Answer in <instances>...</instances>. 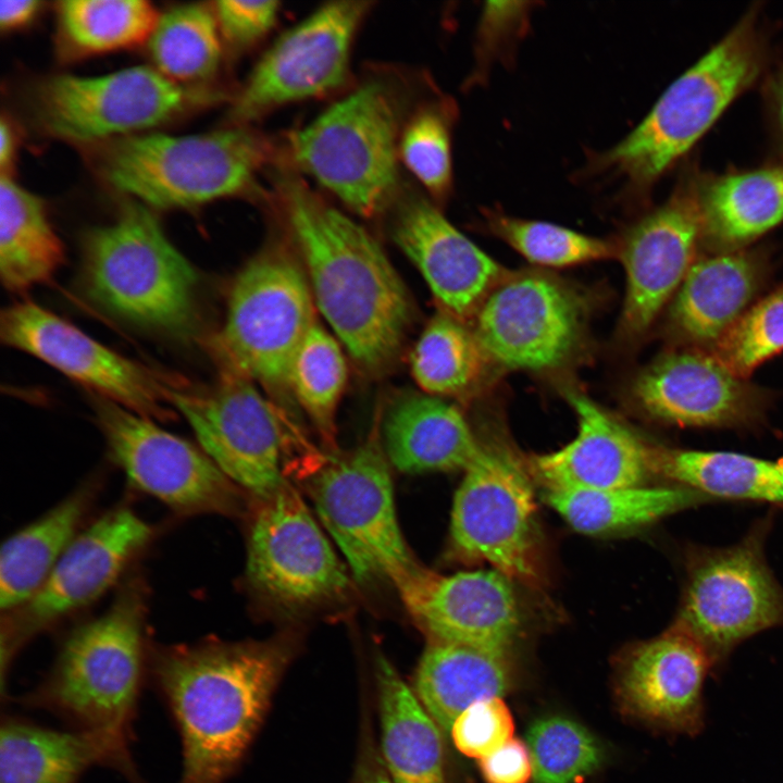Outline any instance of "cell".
I'll use <instances>...</instances> for the list:
<instances>
[{
  "label": "cell",
  "instance_id": "cell-13",
  "mask_svg": "<svg viewBox=\"0 0 783 783\" xmlns=\"http://www.w3.org/2000/svg\"><path fill=\"white\" fill-rule=\"evenodd\" d=\"M0 338L112 401L151 420L174 417L171 394L184 380L128 359L32 301L2 310Z\"/></svg>",
  "mask_w": 783,
  "mask_h": 783
},
{
  "label": "cell",
  "instance_id": "cell-35",
  "mask_svg": "<svg viewBox=\"0 0 783 783\" xmlns=\"http://www.w3.org/2000/svg\"><path fill=\"white\" fill-rule=\"evenodd\" d=\"M547 502L577 532L602 534L657 521L697 501L686 487L546 492Z\"/></svg>",
  "mask_w": 783,
  "mask_h": 783
},
{
  "label": "cell",
  "instance_id": "cell-3",
  "mask_svg": "<svg viewBox=\"0 0 783 783\" xmlns=\"http://www.w3.org/2000/svg\"><path fill=\"white\" fill-rule=\"evenodd\" d=\"M145 593L128 584L109 609L65 639L49 675L23 697L27 706L96 734L129 765L144 676Z\"/></svg>",
  "mask_w": 783,
  "mask_h": 783
},
{
  "label": "cell",
  "instance_id": "cell-17",
  "mask_svg": "<svg viewBox=\"0 0 783 783\" xmlns=\"http://www.w3.org/2000/svg\"><path fill=\"white\" fill-rule=\"evenodd\" d=\"M368 1H336L286 32L254 66L229 112L244 125L269 111L324 95L346 80L353 36Z\"/></svg>",
  "mask_w": 783,
  "mask_h": 783
},
{
  "label": "cell",
  "instance_id": "cell-9",
  "mask_svg": "<svg viewBox=\"0 0 783 783\" xmlns=\"http://www.w3.org/2000/svg\"><path fill=\"white\" fill-rule=\"evenodd\" d=\"M212 97L139 65L99 76L44 78L34 87L30 104L45 134L75 144H107L142 134Z\"/></svg>",
  "mask_w": 783,
  "mask_h": 783
},
{
  "label": "cell",
  "instance_id": "cell-19",
  "mask_svg": "<svg viewBox=\"0 0 783 783\" xmlns=\"http://www.w3.org/2000/svg\"><path fill=\"white\" fill-rule=\"evenodd\" d=\"M151 534L148 523L129 508L120 507L76 535L40 589L3 626L1 683H5L10 662L25 641L99 598Z\"/></svg>",
  "mask_w": 783,
  "mask_h": 783
},
{
  "label": "cell",
  "instance_id": "cell-1",
  "mask_svg": "<svg viewBox=\"0 0 783 783\" xmlns=\"http://www.w3.org/2000/svg\"><path fill=\"white\" fill-rule=\"evenodd\" d=\"M294 652L287 638L206 641L154 652L153 681L182 744L179 783H223L235 771Z\"/></svg>",
  "mask_w": 783,
  "mask_h": 783
},
{
  "label": "cell",
  "instance_id": "cell-6",
  "mask_svg": "<svg viewBox=\"0 0 783 783\" xmlns=\"http://www.w3.org/2000/svg\"><path fill=\"white\" fill-rule=\"evenodd\" d=\"M270 145L244 125L192 135L142 133L104 144V182L148 208L184 209L252 189Z\"/></svg>",
  "mask_w": 783,
  "mask_h": 783
},
{
  "label": "cell",
  "instance_id": "cell-15",
  "mask_svg": "<svg viewBox=\"0 0 783 783\" xmlns=\"http://www.w3.org/2000/svg\"><path fill=\"white\" fill-rule=\"evenodd\" d=\"M475 319L473 332L488 361L546 371L564 364L580 347L585 304L573 288L547 274L508 272Z\"/></svg>",
  "mask_w": 783,
  "mask_h": 783
},
{
  "label": "cell",
  "instance_id": "cell-44",
  "mask_svg": "<svg viewBox=\"0 0 783 783\" xmlns=\"http://www.w3.org/2000/svg\"><path fill=\"white\" fill-rule=\"evenodd\" d=\"M514 723L500 697L478 700L453 721L450 735L460 753L481 759L512 739Z\"/></svg>",
  "mask_w": 783,
  "mask_h": 783
},
{
  "label": "cell",
  "instance_id": "cell-45",
  "mask_svg": "<svg viewBox=\"0 0 783 783\" xmlns=\"http://www.w3.org/2000/svg\"><path fill=\"white\" fill-rule=\"evenodd\" d=\"M222 39L234 48H245L263 37L274 25L277 1H216L212 8Z\"/></svg>",
  "mask_w": 783,
  "mask_h": 783
},
{
  "label": "cell",
  "instance_id": "cell-36",
  "mask_svg": "<svg viewBox=\"0 0 783 783\" xmlns=\"http://www.w3.org/2000/svg\"><path fill=\"white\" fill-rule=\"evenodd\" d=\"M153 67L186 87L211 79L222 55V37L213 9L190 3L159 15L147 41Z\"/></svg>",
  "mask_w": 783,
  "mask_h": 783
},
{
  "label": "cell",
  "instance_id": "cell-48",
  "mask_svg": "<svg viewBox=\"0 0 783 783\" xmlns=\"http://www.w3.org/2000/svg\"><path fill=\"white\" fill-rule=\"evenodd\" d=\"M42 3L37 0L0 1V27L11 30L27 24L39 11Z\"/></svg>",
  "mask_w": 783,
  "mask_h": 783
},
{
  "label": "cell",
  "instance_id": "cell-28",
  "mask_svg": "<svg viewBox=\"0 0 783 783\" xmlns=\"http://www.w3.org/2000/svg\"><path fill=\"white\" fill-rule=\"evenodd\" d=\"M760 278L759 262L743 251L694 262L671 307L674 331L687 341L716 344L744 314Z\"/></svg>",
  "mask_w": 783,
  "mask_h": 783
},
{
  "label": "cell",
  "instance_id": "cell-49",
  "mask_svg": "<svg viewBox=\"0 0 783 783\" xmlns=\"http://www.w3.org/2000/svg\"><path fill=\"white\" fill-rule=\"evenodd\" d=\"M12 128L8 121L3 117L0 122V166L1 174H7V171L12 165L15 150V141Z\"/></svg>",
  "mask_w": 783,
  "mask_h": 783
},
{
  "label": "cell",
  "instance_id": "cell-31",
  "mask_svg": "<svg viewBox=\"0 0 783 783\" xmlns=\"http://www.w3.org/2000/svg\"><path fill=\"white\" fill-rule=\"evenodd\" d=\"M696 194L703 235L728 250L783 222V166L717 176Z\"/></svg>",
  "mask_w": 783,
  "mask_h": 783
},
{
  "label": "cell",
  "instance_id": "cell-29",
  "mask_svg": "<svg viewBox=\"0 0 783 783\" xmlns=\"http://www.w3.org/2000/svg\"><path fill=\"white\" fill-rule=\"evenodd\" d=\"M375 678L381 758L394 783H447L440 728L393 664L378 655Z\"/></svg>",
  "mask_w": 783,
  "mask_h": 783
},
{
  "label": "cell",
  "instance_id": "cell-40",
  "mask_svg": "<svg viewBox=\"0 0 783 783\" xmlns=\"http://www.w3.org/2000/svg\"><path fill=\"white\" fill-rule=\"evenodd\" d=\"M486 228L530 262L562 268L617 256V244L544 221L485 209Z\"/></svg>",
  "mask_w": 783,
  "mask_h": 783
},
{
  "label": "cell",
  "instance_id": "cell-32",
  "mask_svg": "<svg viewBox=\"0 0 783 783\" xmlns=\"http://www.w3.org/2000/svg\"><path fill=\"white\" fill-rule=\"evenodd\" d=\"M92 496V486H83L3 543L0 554L2 611L21 608L40 589L75 538Z\"/></svg>",
  "mask_w": 783,
  "mask_h": 783
},
{
  "label": "cell",
  "instance_id": "cell-33",
  "mask_svg": "<svg viewBox=\"0 0 783 783\" xmlns=\"http://www.w3.org/2000/svg\"><path fill=\"white\" fill-rule=\"evenodd\" d=\"M64 259L42 201L8 174L0 178V276L12 293L49 281Z\"/></svg>",
  "mask_w": 783,
  "mask_h": 783
},
{
  "label": "cell",
  "instance_id": "cell-20",
  "mask_svg": "<svg viewBox=\"0 0 783 783\" xmlns=\"http://www.w3.org/2000/svg\"><path fill=\"white\" fill-rule=\"evenodd\" d=\"M512 583L494 569L443 575L421 566L396 588L428 641L508 651L521 624Z\"/></svg>",
  "mask_w": 783,
  "mask_h": 783
},
{
  "label": "cell",
  "instance_id": "cell-30",
  "mask_svg": "<svg viewBox=\"0 0 783 783\" xmlns=\"http://www.w3.org/2000/svg\"><path fill=\"white\" fill-rule=\"evenodd\" d=\"M512 683L507 650L432 642L420 659L414 693L444 733L472 704L500 697Z\"/></svg>",
  "mask_w": 783,
  "mask_h": 783
},
{
  "label": "cell",
  "instance_id": "cell-26",
  "mask_svg": "<svg viewBox=\"0 0 783 783\" xmlns=\"http://www.w3.org/2000/svg\"><path fill=\"white\" fill-rule=\"evenodd\" d=\"M94 766L110 767L130 783H142L100 736L73 730L58 731L8 717L0 729V783H78Z\"/></svg>",
  "mask_w": 783,
  "mask_h": 783
},
{
  "label": "cell",
  "instance_id": "cell-14",
  "mask_svg": "<svg viewBox=\"0 0 783 783\" xmlns=\"http://www.w3.org/2000/svg\"><path fill=\"white\" fill-rule=\"evenodd\" d=\"M171 401L200 448L233 483L260 500L286 485L281 467L282 428L251 380L225 369L209 388L184 382L173 389Z\"/></svg>",
  "mask_w": 783,
  "mask_h": 783
},
{
  "label": "cell",
  "instance_id": "cell-8",
  "mask_svg": "<svg viewBox=\"0 0 783 783\" xmlns=\"http://www.w3.org/2000/svg\"><path fill=\"white\" fill-rule=\"evenodd\" d=\"M313 296L287 256L264 252L249 261L229 290L214 347L226 369L275 389H289L294 359L315 324Z\"/></svg>",
  "mask_w": 783,
  "mask_h": 783
},
{
  "label": "cell",
  "instance_id": "cell-50",
  "mask_svg": "<svg viewBox=\"0 0 783 783\" xmlns=\"http://www.w3.org/2000/svg\"><path fill=\"white\" fill-rule=\"evenodd\" d=\"M771 107L775 125L783 139V70L775 77L771 87Z\"/></svg>",
  "mask_w": 783,
  "mask_h": 783
},
{
  "label": "cell",
  "instance_id": "cell-4",
  "mask_svg": "<svg viewBox=\"0 0 783 783\" xmlns=\"http://www.w3.org/2000/svg\"><path fill=\"white\" fill-rule=\"evenodd\" d=\"M756 20L747 13L666 89L630 134L593 153L584 176L620 179L630 194L649 188L759 75L765 45Z\"/></svg>",
  "mask_w": 783,
  "mask_h": 783
},
{
  "label": "cell",
  "instance_id": "cell-23",
  "mask_svg": "<svg viewBox=\"0 0 783 783\" xmlns=\"http://www.w3.org/2000/svg\"><path fill=\"white\" fill-rule=\"evenodd\" d=\"M393 236L447 313L459 320L475 315L508 274L422 196L409 195L398 203Z\"/></svg>",
  "mask_w": 783,
  "mask_h": 783
},
{
  "label": "cell",
  "instance_id": "cell-34",
  "mask_svg": "<svg viewBox=\"0 0 783 783\" xmlns=\"http://www.w3.org/2000/svg\"><path fill=\"white\" fill-rule=\"evenodd\" d=\"M652 472L698 494L783 504V461L733 451L651 448Z\"/></svg>",
  "mask_w": 783,
  "mask_h": 783
},
{
  "label": "cell",
  "instance_id": "cell-27",
  "mask_svg": "<svg viewBox=\"0 0 783 783\" xmlns=\"http://www.w3.org/2000/svg\"><path fill=\"white\" fill-rule=\"evenodd\" d=\"M482 447L460 410L436 396L401 399L384 422L385 456L405 473L464 471Z\"/></svg>",
  "mask_w": 783,
  "mask_h": 783
},
{
  "label": "cell",
  "instance_id": "cell-46",
  "mask_svg": "<svg viewBox=\"0 0 783 783\" xmlns=\"http://www.w3.org/2000/svg\"><path fill=\"white\" fill-rule=\"evenodd\" d=\"M480 770L486 783H529L533 775L529 748L518 738L481 758Z\"/></svg>",
  "mask_w": 783,
  "mask_h": 783
},
{
  "label": "cell",
  "instance_id": "cell-22",
  "mask_svg": "<svg viewBox=\"0 0 783 783\" xmlns=\"http://www.w3.org/2000/svg\"><path fill=\"white\" fill-rule=\"evenodd\" d=\"M712 667L703 646L674 623L621 659L618 700L627 714L650 726L696 736L705 726L704 684Z\"/></svg>",
  "mask_w": 783,
  "mask_h": 783
},
{
  "label": "cell",
  "instance_id": "cell-24",
  "mask_svg": "<svg viewBox=\"0 0 783 783\" xmlns=\"http://www.w3.org/2000/svg\"><path fill=\"white\" fill-rule=\"evenodd\" d=\"M636 403L648 415L682 426H724L747 420L757 394L712 355H667L634 381Z\"/></svg>",
  "mask_w": 783,
  "mask_h": 783
},
{
  "label": "cell",
  "instance_id": "cell-47",
  "mask_svg": "<svg viewBox=\"0 0 783 783\" xmlns=\"http://www.w3.org/2000/svg\"><path fill=\"white\" fill-rule=\"evenodd\" d=\"M352 783H394L385 769L380 751L368 738L363 741Z\"/></svg>",
  "mask_w": 783,
  "mask_h": 783
},
{
  "label": "cell",
  "instance_id": "cell-37",
  "mask_svg": "<svg viewBox=\"0 0 783 783\" xmlns=\"http://www.w3.org/2000/svg\"><path fill=\"white\" fill-rule=\"evenodd\" d=\"M160 13L145 0H66L58 3L61 49L89 55L148 41Z\"/></svg>",
  "mask_w": 783,
  "mask_h": 783
},
{
  "label": "cell",
  "instance_id": "cell-38",
  "mask_svg": "<svg viewBox=\"0 0 783 783\" xmlns=\"http://www.w3.org/2000/svg\"><path fill=\"white\" fill-rule=\"evenodd\" d=\"M488 361L473 331L449 313L435 315L425 326L410 359L411 372L432 396L469 390Z\"/></svg>",
  "mask_w": 783,
  "mask_h": 783
},
{
  "label": "cell",
  "instance_id": "cell-5",
  "mask_svg": "<svg viewBox=\"0 0 783 783\" xmlns=\"http://www.w3.org/2000/svg\"><path fill=\"white\" fill-rule=\"evenodd\" d=\"M80 277L89 299L126 322L172 336L195 327L198 275L137 201L85 236Z\"/></svg>",
  "mask_w": 783,
  "mask_h": 783
},
{
  "label": "cell",
  "instance_id": "cell-12",
  "mask_svg": "<svg viewBox=\"0 0 783 783\" xmlns=\"http://www.w3.org/2000/svg\"><path fill=\"white\" fill-rule=\"evenodd\" d=\"M761 539L754 532L731 547L697 549L688 558L675 623L713 666L744 639L783 625V591L766 564Z\"/></svg>",
  "mask_w": 783,
  "mask_h": 783
},
{
  "label": "cell",
  "instance_id": "cell-16",
  "mask_svg": "<svg viewBox=\"0 0 783 783\" xmlns=\"http://www.w3.org/2000/svg\"><path fill=\"white\" fill-rule=\"evenodd\" d=\"M97 423L128 481L181 513H228L233 482L201 449L149 418L97 398Z\"/></svg>",
  "mask_w": 783,
  "mask_h": 783
},
{
  "label": "cell",
  "instance_id": "cell-2",
  "mask_svg": "<svg viewBox=\"0 0 783 783\" xmlns=\"http://www.w3.org/2000/svg\"><path fill=\"white\" fill-rule=\"evenodd\" d=\"M278 200L325 320L361 365L376 369L398 351L410 303L374 238L293 175L277 182Z\"/></svg>",
  "mask_w": 783,
  "mask_h": 783
},
{
  "label": "cell",
  "instance_id": "cell-41",
  "mask_svg": "<svg viewBox=\"0 0 783 783\" xmlns=\"http://www.w3.org/2000/svg\"><path fill=\"white\" fill-rule=\"evenodd\" d=\"M533 783H577L604 760L597 738L583 725L562 716L536 720L527 731Z\"/></svg>",
  "mask_w": 783,
  "mask_h": 783
},
{
  "label": "cell",
  "instance_id": "cell-42",
  "mask_svg": "<svg viewBox=\"0 0 783 783\" xmlns=\"http://www.w3.org/2000/svg\"><path fill=\"white\" fill-rule=\"evenodd\" d=\"M453 116L451 101L431 102L411 116L399 140L406 166L438 201L446 200L451 190Z\"/></svg>",
  "mask_w": 783,
  "mask_h": 783
},
{
  "label": "cell",
  "instance_id": "cell-43",
  "mask_svg": "<svg viewBox=\"0 0 783 783\" xmlns=\"http://www.w3.org/2000/svg\"><path fill=\"white\" fill-rule=\"evenodd\" d=\"M783 351V286L745 312L714 344L712 356L746 380Z\"/></svg>",
  "mask_w": 783,
  "mask_h": 783
},
{
  "label": "cell",
  "instance_id": "cell-25",
  "mask_svg": "<svg viewBox=\"0 0 783 783\" xmlns=\"http://www.w3.org/2000/svg\"><path fill=\"white\" fill-rule=\"evenodd\" d=\"M576 436L562 448L534 456L530 472L547 492L642 486L652 472L651 447L585 395L568 393Z\"/></svg>",
  "mask_w": 783,
  "mask_h": 783
},
{
  "label": "cell",
  "instance_id": "cell-18",
  "mask_svg": "<svg viewBox=\"0 0 783 783\" xmlns=\"http://www.w3.org/2000/svg\"><path fill=\"white\" fill-rule=\"evenodd\" d=\"M246 576L256 592L287 607L320 604L349 586L326 536L286 485L261 499L252 518Z\"/></svg>",
  "mask_w": 783,
  "mask_h": 783
},
{
  "label": "cell",
  "instance_id": "cell-7",
  "mask_svg": "<svg viewBox=\"0 0 783 783\" xmlns=\"http://www.w3.org/2000/svg\"><path fill=\"white\" fill-rule=\"evenodd\" d=\"M400 105L370 80L288 139V154L357 213L373 216L397 198Z\"/></svg>",
  "mask_w": 783,
  "mask_h": 783
},
{
  "label": "cell",
  "instance_id": "cell-11",
  "mask_svg": "<svg viewBox=\"0 0 783 783\" xmlns=\"http://www.w3.org/2000/svg\"><path fill=\"white\" fill-rule=\"evenodd\" d=\"M386 456L374 442L333 459L315 476L316 512L360 583L389 580L395 587L421 566L396 514Z\"/></svg>",
  "mask_w": 783,
  "mask_h": 783
},
{
  "label": "cell",
  "instance_id": "cell-21",
  "mask_svg": "<svg viewBox=\"0 0 783 783\" xmlns=\"http://www.w3.org/2000/svg\"><path fill=\"white\" fill-rule=\"evenodd\" d=\"M701 235L697 194L686 189L675 191L626 229L617 244L626 281L620 319L624 336L636 337L647 331L678 291L694 263Z\"/></svg>",
  "mask_w": 783,
  "mask_h": 783
},
{
  "label": "cell",
  "instance_id": "cell-10",
  "mask_svg": "<svg viewBox=\"0 0 783 783\" xmlns=\"http://www.w3.org/2000/svg\"><path fill=\"white\" fill-rule=\"evenodd\" d=\"M529 472L506 447L483 445L455 494V557L488 563L512 582L543 583L539 533Z\"/></svg>",
  "mask_w": 783,
  "mask_h": 783
},
{
  "label": "cell",
  "instance_id": "cell-39",
  "mask_svg": "<svg viewBox=\"0 0 783 783\" xmlns=\"http://www.w3.org/2000/svg\"><path fill=\"white\" fill-rule=\"evenodd\" d=\"M346 378L347 366L339 344L315 323L294 359L289 388L324 440L331 444Z\"/></svg>",
  "mask_w": 783,
  "mask_h": 783
}]
</instances>
